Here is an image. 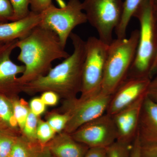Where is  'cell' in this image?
Returning <instances> with one entry per match:
<instances>
[{
    "label": "cell",
    "mask_w": 157,
    "mask_h": 157,
    "mask_svg": "<svg viewBox=\"0 0 157 157\" xmlns=\"http://www.w3.org/2000/svg\"><path fill=\"white\" fill-rule=\"evenodd\" d=\"M17 48L20 49L17 59L25 67L22 76L18 78L21 85L45 75L51 69L53 61L70 56L57 34L40 25L18 39Z\"/></svg>",
    "instance_id": "6da1fadb"
},
{
    "label": "cell",
    "mask_w": 157,
    "mask_h": 157,
    "mask_svg": "<svg viewBox=\"0 0 157 157\" xmlns=\"http://www.w3.org/2000/svg\"><path fill=\"white\" fill-rule=\"evenodd\" d=\"M73 53L60 63L51 68L44 76L23 85L30 91L58 92L70 98L81 90L82 68L86 57V41L76 34L71 33Z\"/></svg>",
    "instance_id": "7a4b0ae2"
},
{
    "label": "cell",
    "mask_w": 157,
    "mask_h": 157,
    "mask_svg": "<svg viewBox=\"0 0 157 157\" xmlns=\"http://www.w3.org/2000/svg\"><path fill=\"white\" fill-rule=\"evenodd\" d=\"M133 17L138 19L140 30L136 56L127 78L152 79L157 73V23L152 0H145Z\"/></svg>",
    "instance_id": "3957f363"
},
{
    "label": "cell",
    "mask_w": 157,
    "mask_h": 157,
    "mask_svg": "<svg viewBox=\"0 0 157 157\" xmlns=\"http://www.w3.org/2000/svg\"><path fill=\"white\" fill-rule=\"evenodd\" d=\"M139 30L132 31L128 38L113 39L109 45L101 92L111 95L128 77L135 60Z\"/></svg>",
    "instance_id": "277c9868"
},
{
    "label": "cell",
    "mask_w": 157,
    "mask_h": 157,
    "mask_svg": "<svg viewBox=\"0 0 157 157\" xmlns=\"http://www.w3.org/2000/svg\"><path fill=\"white\" fill-rule=\"evenodd\" d=\"M109 45L99 38L90 37L86 41L85 59L80 91L81 98H88L101 92Z\"/></svg>",
    "instance_id": "5b68a950"
},
{
    "label": "cell",
    "mask_w": 157,
    "mask_h": 157,
    "mask_svg": "<svg viewBox=\"0 0 157 157\" xmlns=\"http://www.w3.org/2000/svg\"><path fill=\"white\" fill-rule=\"evenodd\" d=\"M82 3L87 22L97 31L98 38L110 44L121 18L122 0H84Z\"/></svg>",
    "instance_id": "8992f818"
},
{
    "label": "cell",
    "mask_w": 157,
    "mask_h": 157,
    "mask_svg": "<svg viewBox=\"0 0 157 157\" xmlns=\"http://www.w3.org/2000/svg\"><path fill=\"white\" fill-rule=\"evenodd\" d=\"M41 15L39 25L55 33L65 48L73 29L87 22L79 0H69L67 5L60 8L52 4Z\"/></svg>",
    "instance_id": "52a82bcc"
},
{
    "label": "cell",
    "mask_w": 157,
    "mask_h": 157,
    "mask_svg": "<svg viewBox=\"0 0 157 157\" xmlns=\"http://www.w3.org/2000/svg\"><path fill=\"white\" fill-rule=\"evenodd\" d=\"M111 96L101 92L88 98H73L67 112L70 119L65 128L66 132L72 134L84 124L105 114Z\"/></svg>",
    "instance_id": "ba28073f"
},
{
    "label": "cell",
    "mask_w": 157,
    "mask_h": 157,
    "mask_svg": "<svg viewBox=\"0 0 157 157\" xmlns=\"http://www.w3.org/2000/svg\"><path fill=\"white\" fill-rule=\"evenodd\" d=\"M70 134L75 140L89 148H106L117 140V132L112 117L106 113Z\"/></svg>",
    "instance_id": "9c48e42d"
},
{
    "label": "cell",
    "mask_w": 157,
    "mask_h": 157,
    "mask_svg": "<svg viewBox=\"0 0 157 157\" xmlns=\"http://www.w3.org/2000/svg\"><path fill=\"white\" fill-rule=\"evenodd\" d=\"M151 79L127 78L111 95L106 113L112 115L146 95Z\"/></svg>",
    "instance_id": "30bf717a"
},
{
    "label": "cell",
    "mask_w": 157,
    "mask_h": 157,
    "mask_svg": "<svg viewBox=\"0 0 157 157\" xmlns=\"http://www.w3.org/2000/svg\"><path fill=\"white\" fill-rule=\"evenodd\" d=\"M146 95L111 115L117 132V141L132 144L137 136L140 113Z\"/></svg>",
    "instance_id": "8fae6325"
},
{
    "label": "cell",
    "mask_w": 157,
    "mask_h": 157,
    "mask_svg": "<svg viewBox=\"0 0 157 157\" xmlns=\"http://www.w3.org/2000/svg\"><path fill=\"white\" fill-rule=\"evenodd\" d=\"M18 39L4 42L0 45V90L15 89L21 85L17 75L25 70L24 65H18L11 60L13 51L17 48Z\"/></svg>",
    "instance_id": "7c38bea8"
},
{
    "label": "cell",
    "mask_w": 157,
    "mask_h": 157,
    "mask_svg": "<svg viewBox=\"0 0 157 157\" xmlns=\"http://www.w3.org/2000/svg\"><path fill=\"white\" fill-rule=\"evenodd\" d=\"M41 21V14L30 11L27 16L22 19L0 24V42L22 39L39 25Z\"/></svg>",
    "instance_id": "4fadbf2b"
},
{
    "label": "cell",
    "mask_w": 157,
    "mask_h": 157,
    "mask_svg": "<svg viewBox=\"0 0 157 157\" xmlns=\"http://www.w3.org/2000/svg\"><path fill=\"white\" fill-rule=\"evenodd\" d=\"M137 134L142 144L157 143V104L147 95L142 105Z\"/></svg>",
    "instance_id": "5bb4252c"
},
{
    "label": "cell",
    "mask_w": 157,
    "mask_h": 157,
    "mask_svg": "<svg viewBox=\"0 0 157 157\" xmlns=\"http://www.w3.org/2000/svg\"><path fill=\"white\" fill-rule=\"evenodd\" d=\"M47 145L54 157H83L89 148L68 133L59 135Z\"/></svg>",
    "instance_id": "9a60e30c"
},
{
    "label": "cell",
    "mask_w": 157,
    "mask_h": 157,
    "mask_svg": "<svg viewBox=\"0 0 157 157\" xmlns=\"http://www.w3.org/2000/svg\"><path fill=\"white\" fill-rule=\"evenodd\" d=\"M145 0H125L123 3L122 14L120 21L115 32L117 38H126L127 28L135 11Z\"/></svg>",
    "instance_id": "2e32d148"
},
{
    "label": "cell",
    "mask_w": 157,
    "mask_h": 157,
    "mask_svg": "<svg viewBox=\"0 0 157 157\" xmlns=\"http://www.w3.org/2000/svg\"><path fill=\"white\" fill-rule=\"evenodd\" d=\"M0 119L11 128H15L17 126L14 117L13 106L2 95H0Z\"/></svg>",
    "instance_id": "e0dca14e"
},
{
    "label": "cell",
    "mask_w": 157,
    "mask_h": 157,
    "mask_svg": "<svg viewBox=\"0 0 157 157\" xmlns=\"http://www.w3.org/2000/svg\"><path fill=\"white\" fill-rule=\"evenodd\" d=\"M37 147L21 139H15L8 157H31Z\"/></svg>",
    "instance_id": "ac0fdd59"
},
{
    "label": "cell",
    "mask_w": 157,
    "mask_h": 157,
    "mask_svg": "<svg viewBox=\"0 0 157 157\" xmlns=\"http://www.w3.org/2000/svg\"><path fill=\"white\" fill-rule=\"evenodd\" d=\"M132 144L116 140L106 148L107 157H130Z\"/></svg>",
    "instance_id": "d6986e66"
},
{
    "label": "cell",
    "mask_w": 157,
    "mask_h": 157,
    "mask_svg": "<svg viewBox=\"0 0 157 157\" xmlns=\"http://www.w3.org/2000/svg\"><path fill=\"white\" fill-rule=\"evenodd\" d=\"M38 125L37 116L31 112L30 110L23 130L25 135L31 142H34L37 140L36 132Z\"/></svg>",
    "instance_id": "ffe728a7"
},
{
    "label": "cell",
    "mask_w": 157,
    "mask_h": 157,
    "mask_svg": "<svg viewBox=\"0 0 157 157\" xmlns=\"http://www.w3.org/2000/svg\"><path fill=\"white\" fill-rule=\"evenodd\" d=\"M13 10V21L18 20L27 16L30 11L29 10L30 0H10Z\"/></svg>",
    "instance_id": "44dd1931"
},
{
    "label": "cell",
    "mask_w": 157,
    "mask_h": 157,
    "mask_svg": "<svg viewBox=\"0 0 157 157\" xmlns=\"http://www.w3.org/2000/svg\"><path fill=\"white\" fill-rule=\"evenodd\" d=\"M55 132L48 122H40L37 127V139L42 145H46L45 144L53 138Z\"/></svg>",
    "instance_id": "7402d4cb"
},
{
    "label": "cell",
    "mask_w": 157,
    "mask_h": 157,
    "mask_svg": "<svg viewBox=\"0 0 157 157\" xmlns=\"http://www.w3.org/2000/svg\"><path fill=\"white\" fill-rule=\"evenodd\" d=\"M12 106L14 118L17 125L23 130L30 111L27 107L18 101L14 102Z\"/></svg>",
    "instance_id": "603a6c76"
},
{
    "label": "cell",
    "mask_w": 157,
    "mask_h": 157,
    "mask_svg": "<svg viewBox=\"0 0 157 157\" xmlns=\"http://www.w3.org/2000/svg\"><path fill=\"white\" fill-rule=\"evenodd\" d=\"M70 119V115L67 113L64 114H56L49 118L48 124L55 132L61 131L65 129Z\"/></svg>",
    "instance_id": "cb8c5ba5"
},
{
    "label": "cell",
    "mask_w": 157,
    "mask_h": 157,
    "mask_svg": "<svg viewBox=\"0 0 157 157\" xmlns=\"http://www.w3.org/2000/svg\"><path fill=\"white\" fill-rule=\"evenodd\" d=\"M14 10L10 0H0V24L12 21Z\"/></svg>",
    "instance_id": "d4e9b609"
},
{
    "label": "cell",
    "mask_w": 157,
    "mask_h": 157,
    "mask_svg": "<svg viewBox=\"0 0 157 157\" xmlns=\"http://www.w3.org/2000/svg\"><path fill=\"white\" fill-rule=\"evenodd\" d=\"M15 139L0 134V157H8Z\"/></svg>",
    "instance_id": "484cf974"
},
{
    "label": "cell",
    "mask_w": 157,
    "mask_h": 157,
    "mask_svg": "<svg viewBox=\"0 0 157 157\" xmlns=\"http://www.w3.org/2000/svg\"><path fill=\"white\" fill-rule=\"evenodd\" d=\"M52 4V0H30L31 11L41 14Z\"/></svg>",
    "instance_id": "4316f807"
},
{
    "label": "cell",
    "mask_w": 157,
    "mask_h": 157,
    "mask_svg": "<svg viewBox=\"0 0 157 157\" xmlns=\"http://www.w3.org/2000/svg\"><path fill=\"white\" fill-rule=\"evenodd\" d=\"M140 157H157V143L141 144Z\"/></svg>",
    "instance_id": "83f0119b"
},
{
    "label": "cell",
    "mask_w": 157,
    "mask_h": 157,
    "mask_svg": "<svg viewBox=\"0 0 157 157\" xmlns=\"http://www.w3.org/2000/svg\"><path fill=\"white\" fill-rule=\"evenodd\" d=\"M31 111L37 116L42 114L45 111V105L41 98H34L31 101L30 104Z\"/></svg>",
    "instance_id": "f1b7e54d"
},
{
    "label": "cell",
    "mask_w": 157,
    "mask_h": 157,
    "mask_svg": "<svg viewBox=\"0 0 157 157\" xmlns=\"http://www.w3.org/2000/svg\"><path fill=\"white\" fill-rule=\"evenodd\" d=\"M41 100L45 105H56L58 101V97L57 95L52 91H46L41 96Z\"/></svg>",
    "instance_id": "f546056e"
},
{
    "label": "cell",
    "mask_w": 157,
    "mask_h": 157,
    "mask_svg": "<svg viewBox=\"0 0 157 157\" xmlns=\"http://www.w3.org/2000/svg\"><path fill=\"white\" fill-rule=\"evenodd\" d=\"M147 96L157 104V73L151 81L147 92Z\"/></svg>",
    "instance_id": "4dcf8cb0"
},
{
    "label": "cell",
    "mask_w": 157,
    "mask_h": 157,
    "mask_svg": "<svg viewBox=\"0 0 157 157\" xmlns=\"http://www.w3.org/2000/svg\"><path fill=\"white\" fill-rule=\"evenodd\" d=\"M83 157H107L106 149L98 147L89 148Z\"/></svg>",
    "instance_id": "1f68e13d"
},
{
    "label": "cell",
    "mask_w": 157,
    "mask_h": 157,
    "mask_svg": "<svg viewBox=\"0 0 157 157\" xmlns=\"http://www.w3.org/2000/svg\"><path fill=\"white\" fill-rule=\"evenodd\" d=\"M31 157H54L51 152L48 145H42L34 151Z\"/></svg>",
    "instance_id": "d6a6232c"
},
{
    "label": "cell",
    "mask_w": 157,
    "mask_h": 157,
    "mask_svg": "<svg viewBox=\"0 0 157 157\" xmlns=\"http://www.w3.org/2000/svg\"><path fill=\"white\" fill-rule=\"evenodd\" d=\"M141 145V142L137 134V136L132 144L130 157H140Z\"/></svg>",
    "instance_id": "836d02e7"
},
{
    "label": "cell",
    "mask_w": 157,
    "mask_h": 157,
    "mask_svg": "<svg viewBox=\"0 0 157 157\" xmlns=\"http://www.w3.org/2000/svg\"><path fill=\"white\" fill-rule=\"evenodd\" d=\"M152 2L154 13L155 17L157 23V0H152Z\"/></svg>",
    "instance_id": "e575fe53"
},
{
    "label": "cell",
    "mask_w": 157,
    "mask_h": 157,
    "mask_svg": "<svg viewBox=\"0 0 157 157\" xmlns=\"http://www.w3.org/2000/svg\"><path fill=\"white\" fill-rule=\"evenodd\" d=\"M3 43H4V42H0V45H2V44Z\"/></svg>",
    "instance_id": "d590c367"
}]
</instances>
